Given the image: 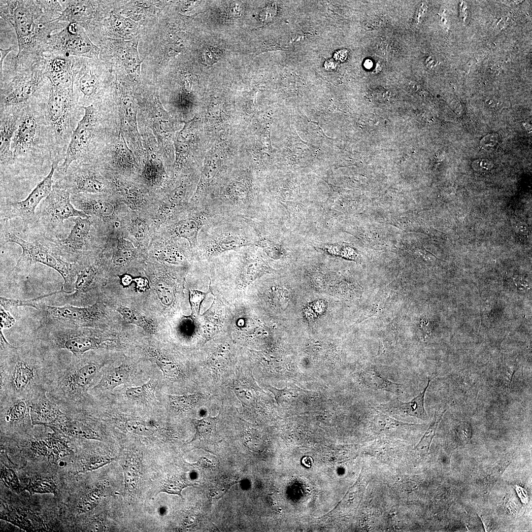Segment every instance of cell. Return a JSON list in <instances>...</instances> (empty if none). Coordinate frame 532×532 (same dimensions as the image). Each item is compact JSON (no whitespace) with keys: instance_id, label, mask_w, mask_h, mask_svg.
<instances>
[{"instance_id":"ac0fdd59","label":"cell","mask_w":532,"mask_h":532,"mask_svg":"<svg viewBox=\"0 0 532 532\" xmlns=\"http://www.w3.org/2000/svg\"><path fill=\"white\" fill-rule=\"evenodd\" d=\"M136 22L111 10V7L94 32L89 36L94 38H111L117 40L131 39L137 33Z\"/></svg>"},{"instance_id":"3957f363","label":"cell","mask_w":532,"mask_h":532,"mask_svg":"<svg viewBox=\"0 0 532 532\" xmlns=\"http://www.w3.org/2000/svg\"><path fill=\"white\" fill-rule=\"evenodd\" d=\"M0 80V111L45 102L51 87L44 73L43 58L26 68L16 67L8 59L4 63Z\"/></svg>"},{"instance_id":"c3c4849f","label":"cell","mask_w":532,"mask_h":532,"mask_svg":"<svg viewBox=\"0 0 532 532\" xmlns=\"http://www.w3.org/2000/svg\"><path fill=\"white\" fill-rule=\"evenodd\" d=\"M155 289L161 301L166 305H169L173 300V294L171 288L167 283L162 280L157 281Z\"/></svg>"},{"instance_id":"e0dca14e","label":"cell","mask_w":532,"mask_h":532,"mask_svg":"<svg viewBox=\"0 0 532 532\" xmlns=\"http://www.w3.org/2000/svg\"><path fill=\"white\" fill-rule=\"evenodd\" d=\"M43 63L45 75L52 86L73 89L75 78L81 66V58L45 54Z\"/></svg>"},{"instance_id":"4fadbf2b","label":"cell","mask_w":532,"mask_h":532,"mask_svg":"<svg viewBox=\"0 0 532 532\" xmlns=\"http://www.w3.org/2000/svg\"><path fill=\"white\" fill-rule=\"evenodd\" d=\"M59 1L64 9L57 20L77 24L85 30L88 35L94 32L110 7L109 1Z\"/></svg>"},{"instance_id":"7a4b0ae2","label":"cell","mask_w":532,"mask_h":532,"mask_svg":"<svg viewBox=\"0 0 532 532\" xmlns=\"http://www.w3.org/2000/svg\"><path fill=\"white\" fill-rule=\"evenodd\" d=\"M0 399H31L47 389L52 364L32 345L19 347L0 340Z\"/></svg>"},{"instance_id":"f5cc1de1","label":"cell","mask_w":532,"mask_h":532,"mask_svg":"<svg viewBox=\"0 0 532 532\" xmlns=\"http://www.w3.org/2000/svg\"><path fill=\"white\" fill-rule=\"evenodd\" d=\"M200 55L203 64L208 66L215 63L221 57L216 49L211 46L204 47L200 52Z\"/></svg>"},{"instance_id":"11a10c76","label":"cell","mask_w":532,"mask_h":532,"mask_svg":"<svg viewBox=\"0 0 532 532\" xmlns=\"http://www.w3.org/2000/svg\"><path fill=\"white\" fill-rule=\"evenodd\" d=\"M133 252L130 249L120 246L113 255V262L116 265H121L129 262L132 259Z\"/></svg>"},{"instance_id":"f35d334b","label":"cell","mask_w":532,"mask_h":532,"mask_svg":"<svg viewBox=\"0 0 532 532\" xmlns=\"http://www.w3.org/2000/svg\"><path fill=\"white\" fill-rule=\"evenodd\" d=\"M126 430L133 434L145 436H152L158 431V426L153 422L130 419L125 422Z\"/></svg>"},{"instance_id":"7c38bea8","label":"cell","mask_w":532,"mask_h":532,"mask_svg":"<svg viewBox=\"0 0 532 532\" xmlns=\"http://www.w3.org/2000/svg\"><path fill=\"white\" fill-rule=\"evenodd\" d=\"M42 326L49 328H85L100 320L103 311L99 303L88 307L70 304L61 306L41 304Z\"/></svg>"},{"instance_id":"03108f58","label":"cell","mask_w":532,"mask_h":532,"mask_svg":"<svg viewBox=\"0 0 532 532\" xmlns=\"http://www.w3.org/2000/svg\"><path fill=\"white\" fill-rule=\"evenodd\" d=\"M528 228L527 226L523 223L519 224L516 227L517 231L522 234H526L528 232Z\"/></svg>"},{"instance_id":"6da1fadb","label":"cell","mask_w":532,"mask_h":532,"mask_svg":"<svg viewBox=\"0 0 532 532\" xmlns=\"http://www.w3.org/2000/svg\"><path fill=\"white\" fill-rule=\"evenodd\" d=\"M0 17L14 29L18 52L10 58L16 67L26 68L43 57L52 33L68 23L58 18L63 10L59 0H1Z\"/></svg>"},{"instance_id":"681fc988","label":"cell","mask_w":532,"mask_h":532,"mask_svg":"<svg viewBox=\"0 0 532 532\" xmlns=\"http://www.w3.org/2000/svg\"><path fill=\"white\" fill-rule=\"evenodd\" d=\"M235 481V479L231 478H221L217 480L210 490V495L214 498L221 497L234 483Z\"/></svg>"},{"instance_id":"6125c7cd","label":"cell","mask_w":532,"mask_h":532,"mask_svg":"<svg viewBox=\"0 0 532 532\" xmlns=\"http://www.w3.org/2000/svg\"><path fill=\"white\" fill-rule=\"evenodd\" d=\"M13 50V47L12 46H9L6 49H3L0 48V73L2 72L3 66L4 63V60L7 56L8 54Z\"/></svg>"},{"instance_id":"ffe728a7","label":"cell","mask_w":532,"mask_h":532,"mask_svg":"<svg viewBox=\"0 0 532 532\" xmlns=\"http://www.w3.org/2000/svg\"><path fill=\"white\" fill-rule=\"evenodd\" d=\"M73 221L74 225L69 234L56 241L63 256L68 261L75 262L86 249L92 224L87 217H77Z\"/></svg>"},{"instance_id":"8fae6325","label":"cell","mask_w":532,"mask_h":532,"mask_svg":"<svg viewBox=\"0 0 532 532\" xmlns=\"http://www.w3.org/2000/svg\"><path fill=\"white\" fill-rule=\"evenodd\" d=\"M70 196L66 190L54 184L50 194L37 208L34 224H38L49 233L60 229L64 221L70 217H87L73 206Z\"/></svg>"},{"instance_id":"52a82bcc","label":"cell","mask_w":532,"mask_h":532,"mask_svg":"<svg viewBox=\"0 0 532 532\" xmlns=\"http://www.w3.org/2000/svg\"><path fill=\"white\" fill-rule=\"evenodd\" d=\"M218 217L219 220L212 221L213 217L205 226L207 229L200 244L204 257L211 258L229 251L236 250L256 245L241 219Z\"/></svg>"},{"instance_id":"cb8c5ba5","label":"cell","mask_w":532,"mask_h":532,"mask_svg":"<svg viewBox=\"0 0 532 532\" xmlns=\"http://www.w3.org/2000/svg\"><path fill=\"white\" fill-rule=\"evenodd\" d=\"M433 378H428L427 384L423 391L408 402H403L398 399L392 400L386 403L381 404L379 409L391 414L410 416L421 419L428 418L424 407L426 392Z\"/></svg>"},{"instance_id":"d6a6232c","label":"cell","mask_w":532,"mask_h":532,"mask_svg":"<svg viewBox=\"0 0 532 532\" xmlns=\"http://www.w3.org/2000/svg\"><path fill=\"white\" fill-rule=\"evenodd\" d=\"M122 468L124 477V488L126 493L133 495L137 490L140 478V464L133 457H128Z\"/></svg>"},{"instance_id":"816d5d0a","label":"cell","mask_w":532,"mask_h":532,"mask_svg":"<svg viewBox=\"0 0 532 532\" xmlns=\"http://www.w3.org/2000/svg\"><path fill=\"white\" fill-rule=\"evenodd\" d=\"M158 257L169 263L175 264L181 263L184 259L183 256L173 246L161 251Z\"/></svg>"},{"instance_id":"9a60e30c","label":"cell","mask_w":532,"mask_h":532,"mask_svg":"<svg viewBox=\"0 0 532 532\" xmlns=\"http://www.w3.org/2000/svg\"><path fill=\"white\" fill-rule=\"evenodd\" d=\"M101 50V60L108 64L113 60L121 62L126 72L133 80H137L140 76L142 61L140 59L137 47L138 39L129 41L102 38L98 40Z\"/></svg>"},{"instance_id":"e7e4bbea","label":"cell","mask_w":532,"mask_h":532,"mask_svg":"<svg viewBox=\"0 0 532 532\" xmlns=\"http://www.w3.org/2000/svg\"><path fill=\"white\" fill-rule=\"evenodd\" d=\"M516 490L519 495H521V497H520V498H521V499H522V501L524 502V503H526V502H527V494H526V492H525V490H524L523 488H521L519 487H517Z\"/></svg>"},{"instance_id":"91938a15","label":"cell","mask_w":532,"mask_h":532,"mask_svg":"<svg viewBox=\"0 0 532 532\" xmlns=\"http://www.w3.org/2000/svg\"><path fill=\"white\" fill-rule=\"evenodd\" d=\"M133 281L135 283L136 289L139 292H144L150 288L149 281L145 278H135Z\"/></svg>"},{"instance_id":"30bf717a","label":"cell","mask_w":532,"mask_h":532,"mask_svg":"<svg viewBox=\"0 0 532 532\" xmlns=\"http://www.w3.org/2000/svg\"><path fill=\"white\" fill-rule=\"evenodd\" d=\"M100 51V48L92 42L82 27L70 23L50 36L44 55L99 59Z\"/></svg>"},{"instance_id":"9c48e42d","label":"cell","mask_w":532,"mask_h":532,"mask_svg":"<svg viewBox=\"0 0 532 532\" xmlns=\"http://www.w3.org/2000/svg\"><path fill=\"white\" fill-rule=\"evenodd\" d=\"M81 59L73 86L78 104L81 107L102 104L110 81L108 66L99 59Z\"/></svg>"},{"instance_id":"f546056e","label":"cell","mask_w":532,"mask_h":532,"mask_svg":"<svg viewBox=\"0 0 532 532\" xmlns=\"http://www.w3.org/2000/svg\"><path fill=\"white\" fill-rule=\"evenodd\" d=\"M168 1H132L126 4L121 13L134 22L145 20L151 13L161 10L169 3Z\"/></svg>"},{"instance_id":"680465c9","label":"cell","mask_w":532,"mask_h":532,"mask_svg":"<svg viewBox=\"0 0 532 532\" xmlns=\"http://www.w3.org/2000/svg\"><path fill=\"white\" fill-rule=\"evenodd\" d=\"M1 329L10 328L15 322L14 319L7 310L0 307Z\"/></svg>"},{"instance_id":"1f68e13d","label":"cell","mask_w":532,"mask_h":532,"mask_svg":"<svg viewBox=\"0 0 532 532\" xmlns=\"http://www.w3.org/2000/svg\"><path fill=\"white\" fill-rule=\"evenodd\" d=\"M77 274L73 284V293L70 297L71 299L77 300L81 296L89 291L95 283L98 273V269L94 265H89L84 267L77 263Z\"/></svg>"},{"instance_id":"f1b7e54d","label":"cell","mask_w":532,"mask_h":532,"mask_svg":"<svg viewBox=\"0 0 532 532\" xmlns=\"http://www.w3.org/2000/svg\"><path fill=\"white\" fill-rule=\"evenodd\" d=\"M399 289L391 284L376 294L366 310L362 315V321L369 317L379 315L388 309L395 301L399 296Z\"/></svg>"},{"instance_id":"5b68a950","label":"cell","mask_w":532,"mask_h":532,"mask_svg":"<svg viewBox=\"0 0 532 532\" xmlns=\"http://www.w3.org/2000/svg\"><path fill=\"white\" fill-rule=\"evenodd\" d=\"M80 108L73 89L51 85L44 110L52 145V162L57 166L64 160L71 136L78 122Z\"/></svg>"},{"instance_id":"4316f807","label":"cell","mask_w":532,"mask_h":532,"mask_svg":"<svg viewBox=\"0 0 532 532\" xmlns=\"http://www.w3.org/2000/svg\"><path fill=\"white\" fill-rule=\"evenodd\" d=\"M152 110V130L157 138L160 149L163 151H166L167 144L171 137L169 129V116L164 109L158 97L154 100Z\"/></svg>"},{"instance_id":"7402d4cb","label":"cell","mask_w":532,"mask_h":532,"mask_svg":"<svg viewBox=\"0 0 532 532\" xmlns=\"http://www.w3.org/2000/svg\"><path fill=\"white\" fill-rule=\"evenodd\" d=\"M214 216L207 207H198L194 213L176 223L173 231L177 237L188 240L191 246H196L201 229Z\"/></svg>"},{"instance_id":"f6af8a7d","label":"cell","mask_w":532,"mask_h":532,"mask_svg":"<svg viewBox=\"0 0 532 532\" xmlns=\"http://www.w3.org/2000/svg\"><path fill=\"white\" fill-rule=\"evenodd\" d=\"M103 496L100 489L94 488L86 494L79 502V511L85 512L90 511L95 506Z\"/></svg>"},{"instance_id":"60d3db41","label":"cell","mask_w":532,"mask_h":532,"mask_svg":"<svg viewBox=\"0 0 532 532\" xmlns=\"http://www.w3.org/2000/svg\"><path fill=\"white\" fill-rule=\"evenodd\" d=\"M193 484L180 476H172L165 479L161 484L159 493L177 495L180 497L182 490Z\"/></svg>"},{"instance_id":"5bb4252c","label":"cell","mask_w":532,"mask_h":532,"mask_svg":"<svg viewBox=\"0 0 532 532\" xmlns=\"http://www.w3.org/2000/svg\"><path fill=\"white\" fill-rule=\"evenodd\" d=\"M56 169L54 163L52 162L50 172L38 183L26 199L20 201H7L5 202L2 208L3 217L7 219L19 217L25 225L34 224L36 208L53 189Z\"/></svg>"},{"instance_id":"9f6ffc18","label":"cell","mask_w":532,"mask_h":532,"mask_svg":"<svg viewBox=\"0 0 532 532\" xmlns=\"http://www.w3.org/2000/svg\"><path fill=\"white\" fill-rule=\"evenodd\" d=\"M146 224L140 220H135L132 225V231L133 235L138 239L144 238L146 231Z\"/></svg>"},{"instance_id":"d6986e66","label":"cell","mask_w":532,"mask_h":532,"mask_svg":"<svg viewBox=\"0 0 532 532\" xmlns=\"http://www.w3.org/2000/svg\"><path fill=\"white\" fill-rule=\"evenodd\" d=\"M116 96H117L120 113L121 132L122 133L124 132L127 138L131 140L137 155L141 157L144 151L137 129V106L133 97L125 93L120 88L118 91L116 90Z\"/></svg>"},{"instance_id":"7dc6e473","label":"cell","mask_w":532,"mask_h":532,"mask_svg":"<svg viewBox=\"0 0 532 532\" xmlns=\"http://www.w3.org/2000/svg\"><path fill=\"white\" fill-rule=\"evenodd\" d=\"M398 336L395 329L391 327L386 329L383 332V336L379 341V348L378 356L387 353L393 348L397 342Z\"/></svg>"},{"instance_id":"8d00e7d4","label":"cell","mask_w":532,"mask_h":532,"mask_svg":"<svg viewBox=\"0 0 532 532\" xmlns=\"http://www.w3.org/2000/svg\"><path fill=\"white\" fill-rule=\"evenodd\" d=\"M155 386L150 381L141 386L127 389L126 396L132 401L146 403L155 399Z\"/></svg>"},{"instance_id":"be15d7a7","label":"cell","mask_w":532,"mask_h":532,"mask_svg":"<svg viewBox=\"0 0 532 532\" xmlns=\"http://www.w3.org/2000/svg\"><path fill=\"white\" fill-rule=\"evenodd\" d=\"M121 284L124 287L129 286L133 281V277L128 274H124L120 278Z\"/></svg>"},{"instance_id":"4dcf8cb0","label":"cell","mask_w":532,"mask_h":532,"mask_svg":"<svg viewBox=\"0 0 532 532\" xmlns=\"http://www.w3.org/2000/svg\"><path fill=\"white\" fill-rule=\"evenodd\" d=\"M130 376L129 368L125 365L107 368L103 371L100 380L94 387V389L103 392L111 391L128 382Z\"/></svg>"},{"instance_id":"db71d44e","label":"cell","mask_w":532,"mask_h":532,"mask_svg":"<svg viewBox=\"0 0 532 532\" xmlns=\"http://www.w3.org/2000/svg\"><path fill=\"white\" fill-rule=\"evenodd\" d=\"M1 478L11 488L18 491L19 488L18 479L12 469L3 466L1 468Z\"/></svg>"},{"instance_id":"b9f144b4","label":"cell","mask_w":532,"mask_h":532,"mask_svg":"<svg viewBox=\"0 0 532 532\" xmlns=\"http://www.w3.org/2000/svg\"><path fill=\"white\" fill-rule=\"evenodd\" d=\"M216 418L207 417L200 420H194L196 432L192 441L197 439L207 440L213 435L216 426Z\"/></svg>"},{"instance_id":"2e32d148","label":"cell","mask_w":532,"mask_h":532,"mask_svg":"<svg viewBox=\"0 0 532 532\" xmlns=\"http://www.w3.org/2000/svg\"><path fill=\"white\" fill-rule=\"evenodd\" d=\"M54 184L65 189L71 195L98 194L105 192L106 189V184L83 162L72 164L66 172Z\"/></svg>"},{"instance_id":"f907efd6","label":"cell","mask_w":532,"mask_h":532,"mask_svg":"<svg viewBox=\"0 0 532 532\" xmlns=\"http://www.w3.org/2000/svg\"><path fill=\"white\" fill-rule=\"evenodd\" d=\"M207 294V293L198 290H190L189 301L193 316H197L199 315L201 303L205 299Z\"/></svg>"},{"instance_id":"83f0119b","label":"cell","mask_w":532,"mask_h":532,"mask_svg":"<svg viewBox=\"0 0 532 532\" xmlns=\"http://www.w3.org/2000/svg\"><path fill=\"white\" fill-rule=\"evenodd\" d=\"M361 380L367 388L399 394L402 391V384L393 382L384 377L375 366L370 365L362 372Z\"/></svg>"},{"instance_id":"484cf974","label":"cell","mask_w":532,"mask_h":532,"mask_svg":"<svg viewBox=\"0 0 532 532\" xmlns=\"http://www.w3.org/2000/svg\"><path fill=\"white\" fill-rule=\"evenodd\" d=\"M239 260L236 279L240 285L248 284L266 270L263 261L255 257L248 249L242 250Z\"/></svg>"},{"instance_id":"ee69618b","label":"cell","mask_w":532,"mask_h":532,"mask_svg":"<svg viewBox=\"0 0 532 532\" xmlns=\"http://www.w3.org/2000/svg\"><path fill=\"white\" fill-rule=\"evenodd\" d=\"M31 494L34 493H52L56 494V486L50 479H36L31 480L25 488Z\"/></svg>"},{"instance_id":"ba28073f","label":"cell","mask_w":532,"mask_h":532,"mask_svg":"<svg viewBox=\"0 0 532 532\" xmlns=\"http://www.w3.org/2000/svg\"><path fill=\"white\" fill-rule=\"evenodd\" d=\"M81 108L84 110L82 118L72 133L64 161L56 169L58 178L64 175L73 163L87 161L97 136L101 108L94 105Z\"/></svg>"},{"instance_id":"44dd1931","label":"cell","mask_w":532,"mask_h":532,"mask_svg":"<svg viewBox=\"0 0 532 532\" xmlns=\"http://www.w3.org/2000/svg\"><path fill=\"white\" fill-rule=\"evenodd\" d=\"M63 414L59 406L47 395V389L40 391L31 399L30 417L33 426L50 427Z\"/></svg>"},{"instance_id":"836d02e7","label":"cell","mask_w":532,"mask_h":532,"mask_svg":"<svg viewBox=\"0 0 532 532\" xmlns=\"http://www.w3.org/2000/svg\"><path fill=\"white\" fill-rule=\"evenodd\" d=\"M114 308L128 323L139 326L149 333H154L157 332V326L155 323L135 310L121 305L114 306Z\"/></svg>"},{"instance_id":"277c9868","label":"cell","mask_w":532,"mask_h":532,"mask_svg":"<svg viewBox=\"0 0 532 532\" xmlns=\"http://www.w3.org/2000/svg\"><path fill=\"white\" fill-rule=\"evenodd\" d=\"M44 104L34 102L21 108L11 144L13 163H33L39 160L44 152L52 156V145Z\"/></svg>"},{"instance_id":"bcb514c9","label":"cell","mask_w":532,"mask_h":532,"mask_svg":"<svg viewBox=\"0 0 532 532\" xmlns=\"http://www.w3.org/2000/svg\"><path fill=\"white\" fill-rule=\"evenodd\" d=\"M113 460V458L108 455H94L82 461L81 469L78 472L97 469L111 462Z\"/></svg>"},{"instance_id":"ab89813d","label":"cell","mask_w":532,"mask_h":532,"mask_svg":"<svg viewBox=\"0 0 532 532\" xmlns=\"http://www.w3.org/2000/svg\"><path fill=\"white\" fill-rule=\"evenodd\" d=\"M115 147L114 153L113 155V161L117 164H123L126 166H133L136 165V161L132 152L128 148L126 144L123 135L121 133Z\"/></svg>"},{"instance_id":"6f0895ef","label":"cell","mask_w":532,"mask_h":532,"mask_svg":"<svg viewBox=\"0 0 532 532\" xmlns=\"http://www.w3.org/2000/svg\"><path fill=\"white\" fill-rule=\"evenodd\" d=\"M267 389L274 395L277 404L280 403L283 400L284 397L291 394V389L286 387L283 389H278L271 386H267Z\"/></svg>"},{"instance_id":"d590c367","label":"cell","mask_w":532,"mask_h":532,"mask_svg":"<svg viewBox=\"0 0 532 532\" xmlns=\"http://www.w3.org/2000/svg\"><path fill=\"white\" fill-rule=\"evenodd\" d=\"M147 352L164 376L169 378H176L181 374V370L178 366L158 349L150 348Z\"/></svg>"},{"instance_id":"7bdbcfd3","label":"cell","mask_w":532,"mask_h":532,"mask_svg":"<svg viewBox=\"0 0 532 532\" xmlns=\"http://www.w3.org/2000/svg\"><path fill=\"white\" fill-rule=\"evenodd\" d=\"M229 363V352L226 348L219 347L208 359L207 366L214 373H220Z\"/></svg>"},{"instance_id":"94428289","label":"cell","mask_w":532,"mask_h":532,"mask_svg":"<svg viewBox=\"0 0 532 532\" xmlns=\"http://www.w3.org/2000/svg\"><path fill=\"white\" fill-rule=\"evenodd\" d=\"M418 331L419 333H421L422 335L424 334H427L430 331V328L428 326V322L426 318H422L420 320L418 324Z\"/></svg>"},{"instance_id":"74e56055","label":"cell","mask_w":532,"mask_h":532,"mask_svg":"<svg viewBox=\"0 0 532 532\" xmlns=\"http://www.w3.org/2000/svg\"><path fill=\"white\" fill-rule=\"evenodd\" d=\"M60 293L70 294L69 292H66L62 288L60 290L48 293L39 297L27 300H20L0 297V305L7 311L9 310L10 308L12 307H17L24 306L32 307L38 310L41 305L40 302L42 299Z\"/></svg>"},{"instance_id":"8992f818","label":"cell","mask_w":532,"mask_h":532,"mask_svg":"<svg viewBox=\"0 0 532 532\" xmlns=\"http://www.w3.org/2000/svg\"><path fill=\"white\" fill-rule=\"evenodd\" d=\"M3 239L5 242L19 245L22 249L16 268H21L31 264H43L57 271L64 279L63 290L70 293L77 274L75 262L68 261L62 254L56 240L46 236H41L36 240L29 242L18 236L11 231H4Z\"/></svg>"},{"instance_id":"603a6c76","label":"cell","mask_w":532,"mask_h":532,"mask_svg":"<svg viewBox=\"0 0 532 532\" xmlns=\"http://www.w3.org/2000/svg\"><path fill=\"white\" fill-rule=\"evenodd\" d=\"M21 108L8 109L0 111V160L1 167L13 163L11 144L18 125Z\"/></svg>"},{"instance_id":"d4e9b609","label":"cell","mask_w":532,"mask_h":532,"mask_svg":"<svg viewBox=\"0 0 532 532\" xmlns=\"http://www.w3.org/2000/svg\"><path fill=\"white\" fill-rule=\"evenodd\" d=\"M30 403L31 399L27 398L0 399L1 420L9 425H15L31 419Z\"/></svg>"},{"instance_id":"e575fe53","label":"cell","mask_w":532,"mask_h":532,"mask_svg":"<svg viewBox=\"0 0 532 532\" xmlns=\"http://www.w3.org/2000/svg\"><path fill=\"white\" fill-rule=\"evenodd\" d=\"M168 403L170 407L176 412L189 411L200 404L205 399V396L200 392L193 394L167 396Z\"/></svg>"}]
</instances>
